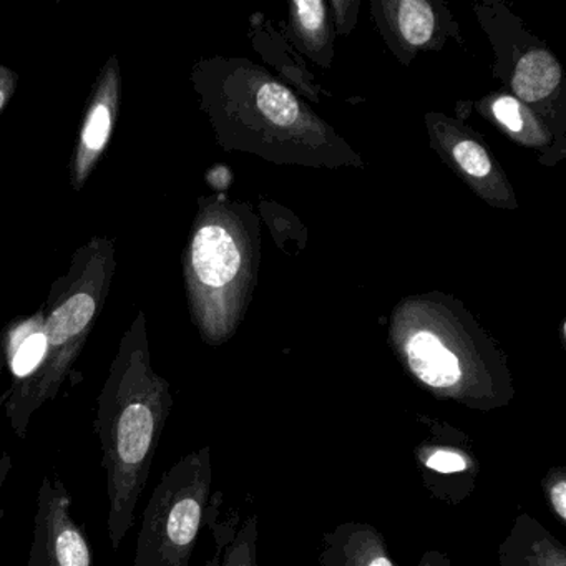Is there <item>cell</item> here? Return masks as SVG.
<instances>
[{"label":"cell","mask_w":566,"mask_h":566,"mask_svg":"<svg viewBox=\"0 0 566 566\" xmlns=\"http://www.w3.org/2000/svg\"><path fill=\"white\" fill-rule=\"evenodd\" d=\"M6 366H8V357H6L4 344H2V339H0V377H2Z\"/></svg>","instance_id":"cell-18"},{"label":"cell","mask_w":566,"mask_h":566,"mask_svg":"<svg viewBox=\"0 0 566 566\" xmlns=\"http://www.w3.org/2000/svg\"><path fill=\"white\" fill-rule=\"evenodd\" d=\"M203 457L191 455L165 473L144 510L134 566H187L203 518Z\"/></svg>","instance_id":"cell-3"},{"label":"cell","mask_w":566,"mask_h":566,"mask_svg":"<svg viewBox=\"0 0 566 566\" xmlns=\"http://www.w3.org/2000/svg\"><path fill=\"white\" fill-rule=\"evenodd\" d=\"M562 78L558 62L548 52L535 51L523 55L513 75V91L523 102H539L548 97Z\"/></svg>","instance_id":"cell-8"},{"label":"cell","mask_w":566,"mask_h":566,"mask_svg":"<svg viewBox=\"0 0 566 566\" xmlns=\"http://www.w3.org/2000/svg\"><path fill=\"white\" fill-rule=\"evenodd\" d=\"M12 470V460L9 453H4V455L0 457V493L4 490L6 482H8L9 473ZM6 510L0 506V522L4 518Z\"/></svg>","instance_id":"cell-17"},{"label":"cell","mask_w":566,"mask_h":566,"mask_svg":"<svg viewBox=\"0 0 566 566\" xmlns=\"http://www.w3.org/2000/svg\"><path fill=\"white\" fill-rule=\"evenodd\" d=\"M120 64L117 55H114L108 59L92 88L77 144L69 165V177L75 191H81L85 187L111 144L120 111Z\"/></svg>","instance_id":"cell-5"},{"label":"cell","mask_w":566,"mask_h":566,"mask_svg":"<svg viewBox=\"0 0 566 566\" xmlns=\"http://www.w3.org/2000/svg\"><path fill=\"white\" fill-rule=\"evenodd\" d=\"M410 369L422 382L432 387H450L460 379L462 370L455 354L450 353L436 334L417 333L407 343Z\"/></svg>","instance_id":"cell-7"},{"label":"cell","mask_w":566,"mask_h":566,"mask_svg":"<svg viewBox=\"0 0 566 566\" xmlns=\"http://www.w3.org/2000/svg\"><path fill=\"white\" fill-rule=\"evenodd\" d=\"M427 465H429L430 469L437 470V472L452 473L465 470L467 462L459 453L449 452V450H439V452L433 453V455L427 460Z\"/></svg>","instance_id":"cell-14"},{"label":"cell","mask_w":566,"mask_h":566,"mask_svg":"<svg viewBox=\"0 0 566 566\" xmlns=\"http://www.w3.org/2000/svg\"><path fill=\"white\" fill-rule=\"evenodd\" d=\"M493 114L500 124L505 125L509 130H522V112H520L518 102L512 97H503L493 105Z\"/></svg>","instance_id":"cell-12"},{"label":"cell","mask_w":566,"mask_h":566,"mask_svg":"<svg viewBox=\"0 0 566 566\" xmlns=\"http://www.w3.org/2000/svg\"><path fill=\"white\" fill-rule=\"evenodd\" d=\"M19 77L14 71L0 64V114L6 111L9 102L14 98L18 91Z\"/></svg>","instance_id":"cell-15"},{"label":"cell","mask_w":566,"mask_h":566,"mask_svg":"<svg viewBox=\"0 0 566 566\" xmlns=\"http://www.w3.org/2000/svg\"><path fill=\"white\" fill-rule=\"evenodd\" d=\"M453 158H455L457 164L467 171V174L472 175V177H486L490 174V158L489 155L485 154L480 145H476L475 142H460L455 148H453Z\"/></svg>","instance_id":"cell-11"},{"label":"cell","mask_w":566,"mask_h":566,"mask_svg":"<svg viewBox=\"0 0 566 566\" xmlns=\"http://www.w3.org/2000/svg\"><path fill=\"white\" fill-rule=\"evenodd\" d=\"M301 24L307 31H319L324 22V4L321 0H297L294 2Z\"/></svg>","instance_id":"cell-13"},{"label":"cell","mask_w":566,"mask_h":566,"mask_svg":"<svg viewBox=\"0 0 566 566\" xmlns=\"http://www.w3.org/2000/svg\"><path fill=\"white\" fill-rule=\"evenodd\" d=\"M433 18L432 8L422 0H406L399 9V28L403 39L409 44L422 45L432 38Z\"/></svg>","instance_id":"cell-9"},{"label":"cell","mask_w":566,"mask_h":566,"mask_svg":"<svg viewBox=\"0 0 566 566\" xmlns=\"http://www.w3.org/2000/svg\"><path fill=\"white\" fill-rule=\"evenodd\" d=\"M552 503L562 518H566V483L558 482L552 486Z\"/></svg>","instance_id":"cell-16"},{"label":"cell","mask_w":566,"mask_h":566,"mask_svg":"<svg viewBox=\"0 0 566 566\" xmlns=\"http://www.w3.org/2000/svg\"><path fill=\"white\" fill-rule=\"evenodd\" d=\"M241 254L233 237L221 224H205L190 244V268L195 280L207 290H221L237 277Z\"/></svg>","instance_id":"cell-6"},{"label":"cell","mask_w":566,"mask_h":566,"mask_svg":"<svg viewBox=\"0 0 566 566\" xmlns=\"http://www.w3.org/2000/svg\"><path fill=\"white\" fill-rule=\"evenodd\" d=\"M71 492L57 475L45 473L35 500L34 533L28 566H94L85 530L75 522Z\"/></svg>","instance_id":"cell-4"},{"label":"cell","mask_w":566,"mask_h":566,"mask_svg":"<svg viewBox=\"0 0 566 566\" xmlns=\"http://www.w3.org/2000/svg\"><path fill=\"white\" fill-rule=\"evenodd\" d=\"M258 105H260L264 117L280 127H290L300 115V105L294 95L283 85L274 84V82L263 85L258 94Z\"/></svg>","instance_id":"cell-10"},{"label":"cell","mask_w":566,"mask_h":566,"mask_svg":"<svg viewBox=\"0 0 566 566\" xmlns=\"http://www.w3.org/2000/svg\"><path fill=\"white\" fill-rule=\"evenodd\" d=\"M115 271L114 243L92 238L72 260L71 271L54 284L44 306L45 349L29 376L12 379L2 406L12 432L29 436L32 417L54 400L97 323Z\"/></svg>","instance_id":"cell-2"},{"label":"cell","mask_w":566,"mask_h":566,"mask_svg":"<svg viewBox=\"0 0 566 566\" xmlns=\"http://www.w3.org/2000/svg\"><path fill=\"white\" fill-rule=\"evenodd\" d=\"M369 566H392V563L389 559L384 558V556H379V558L374 559Z\"/></svg>","instance_id":"cell-19"},{"label":"cell","mask_w":566,"mask_h":566,"mask_svg":"<svg viewBox=\"0 0 566 566\" xmlns=\"http://www.w3.org/2000/svg\"><path fill=\"white\" fill-rule=\"evenodd\" d=\"M95 406L94 430L107 480V533L117 552L134 526L135 510L174 406L170 386L151 366L142 311L122 337Z\"/></svg>","instance_id":"cell-1"}]
</instances>
